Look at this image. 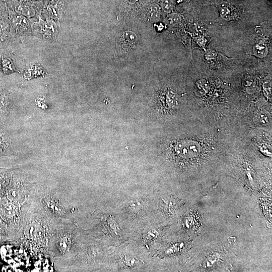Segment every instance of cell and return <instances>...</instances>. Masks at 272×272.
I'll return each instance as SVG.
<instances>
[{
	"label": "cell",
	"instance_id": "1",
	"mask_svg": "<svg viewBox=\"0 0 272 272\" xmlns=\"http://www.w3.org/2000/svg\"><path fill=\"white\" fill-rule=\"evenodd\" d=\"M218 139L207 133H193L172 142L168 152L175 158L198 159L206 156L220 147Z\"/></svg>",
	"mask_w": 272,
	"mask_h": 272
},
{
	"label": "cell",
	"instance_id": "2",
	"mask_svg": "<svg viewBox=\"0 0 272 272\" xmlns=\"http://www.w3.org/2000/svg\"><path fill=\"white\" fill-rule=\"evenodd\" d=\"M215 5L219 11L220 17L225 20H230L239 15V10L228 1H217Z\"/></svg>",
	"mask_w": 272,
	"mask_h": 272
},
{
	"label": "cell",
	"instance_id": "3",
	"mask_svg": "<svg viewBox=\"0 0 272 272\" xmlns=\"http://www.w3.org/2000/svg\"><path fill=\"white\" fill-rule=\"evenodd\" d=\"M0 71L5 75L18 71L15 59L10 53L0 52Z\"/></svg>",
	"mask_w": 272,
	"mask_h": 272
},
{
	"label": "cell",
	"instance_id": "4",
	"mask_svg": "<svg viewBox=\"0 0 272 272\" xmlns=\"http://www.w3.org/2000/svg\"><path fill=\"white\" fill-rule=\"evenodd\" d=\"M15 155L10 137L7 130L0 125V157Z\"/></svg>",
	"mask_w": 272,
	"mask_h": 272
},
{
	"label": "cell",
	"instance_id": "5",
	"mask_svg": "<svg viewBox=\"0 0 272 272\" xmlns=\"http://www.w3.org/2000/svg\"><path fill=\"white\" fill-rule=\"evenodd\" d=\"M14 107V103L6 89L0 94V122H4Z\"/></svg>",
	"mask_w": 272,
	"mask_h": 272
},
{
	"label": "cell",
	"instance_id": "6",
	"mask_svg": "<svg viewBox=\"0 0 272 272\" xmlns=\"http://www.w3.org/2000/svg\"><path fill=\"white\" fill-rule=\"evenodd\" d=\"M12 36L8 17L0 19V48L6 46L11 40Z\"/></svg>",
	"mask_w": 272,
	"mask_h": 272
},
{
	"label": "cell",
	"instance_id": "7",
	"mask_svg": "<svg viewBox=\"0 0 272 272\" xmlns=\"http://www.w3.org/2000/svg\"><path fill=\"white\" fill-rule=\"evenodd\" d=\"M138 41L137 35L130 31L124 32L120 36L119 42L123 49L132 48L134 46Z\"/></svg>",
	"mask_w": 272,
	"mask_h": 272
},
{
	"label": "cell",
	"instance_id": "8",
	"mask_svg": "<svg viewBox=\"0 0 272 272\" xmlns=\"http://www.w3.org/2000/svg\"><path fill=\"white\" fill-rule=\"evenodd\" d=\"M56 248L59 253L66 252L72 244V237L69 233H63L58 235L56 240Z\"/></svg>",
	"mask_w": 272,
	"mask_h": 272
},
{
	"label": "cell",
	"instance_id": "9",
	"mask_svg": "<svg viewBox=\"0 0 272 272\" xmlns=\"http://www.w3.org/2000/svg\"><path fill=\"white\" fill-rule=\"evenodd\" d=\"M145 11L147 17L152 21H158L162 13L160 5L155 2L148 4L145 7Z\"/></svg>",
	"mask_w": 272,
	"mask_h": 272
},
{
	"label": "cell",
	"instance_id": "10",
	"mask_svg": "<svg viewBox=\"0 0 272 272\" xmlns=\"http://www.w3.org/2000/svg\"><path fill=\"white\" fill-rule=\"evenodd\" d=\"M159 5L161 7L162 13L164 15L170 14L174 7L175 0H159Z\"/></svg>",
	"mask_w": 272,
	"mask_h": 272
},
{
	"label": "cell",
	"instance_id": "11",
	"mask_svg": "<svg viewBox=\"0 0 272 272\" xmlns=\"http://www.w3.org/2000/svg\"><path fill=\"white\" fill-rule=\"evenodd\" d=\"M181 17L177 13H171L167 15L165 21L169 26H173L181 21Z\"/></svg>",
	"mask_w": 272,
	"mask_h": 272
},
{
	"label": "cell",
	"instance_id": "12",
	"mask_svg": "<svg viewBox=\"0 0 272 272\" xmlns=\"http://www.w3.org/2000/svg\"><path fill=\"white\" fill-rule=\"evenodd\" d=\"M127 206L128 209L134 213L139 212L144 208V203L139 200H133Z\"/></svg>",
	"mask_w": 272,
	"mask_h": 272
},
{
	"label": "cell",
	"instance_id": "13",
	"mask_svg": "<svg viewBox=\"0 0 272 272\" xmlns=\"http://www.w3.org/2000/svg\"><path fill=\"white\" fill-rule=\"evenodd\" d=\"M253 51L255 55L259 57L265 56L267 53L266 46L262 44H257L253 47Z\"/></svg>",
	"mask_w": 272,
	"mask_h": 272
},
{
	"label": "cell",
	"instance_id": "14",
	"mask_svg": "<svg viewBox=\"0 0 272 272\" xmlns=\"http://www.w3.org/2000/svg\"><path fill=\"white\" fill-rule=\"evenodd\" d=\"M10 180V173L6 171H0V192Z\"/></svg>",
	"mask_w": 272,
	"mask_h": 272
},
{
	"label": "cell",
	"instance_id": "15",
	"mask_svg": "<svg viewBox=\"0 0 272 272\" xmlns=\"http://www.w3.org/2000/svg\"><path fill=\"white\" fill-rule=\"evenodd\" d=\"M121 262L123 265L127 267L135 266L139 262V260L135 258L130 256H124L121 258Z\"/></svg>",
	"mask_w": 272,
	"mask_h": 272
},
{
	"label": "cell",
	"instance_id": "16",
	"mask_svg": "<svg viewBox=\"0 0 272 272\" xmlns=\"http://www.w3.org/2000/svg\"><path fill=\"white\" fill-rule=\"evenodd\" d=\"M264 91L267 96L271 95V82L269 81L266 82L263 86Z\"/></svg>",
	"mask_w": 272,
	"mask_h": 272
},
{
	"label": "cell",
	"instance_id": "17",
	"mask_svg": "<svg viewBox=\"0 0 272 272\" xmlns=\"http://www.w3.org/2000/svg\"><path fill=\"white\" fill-rule=\"evenodd\" d=\"M216 55L215 52L214 51H210L206 54L207 59H211L214 58Z\"/></svg>",
	"mask_w": 272,
	"mask_h": 272
}]
</instances>
